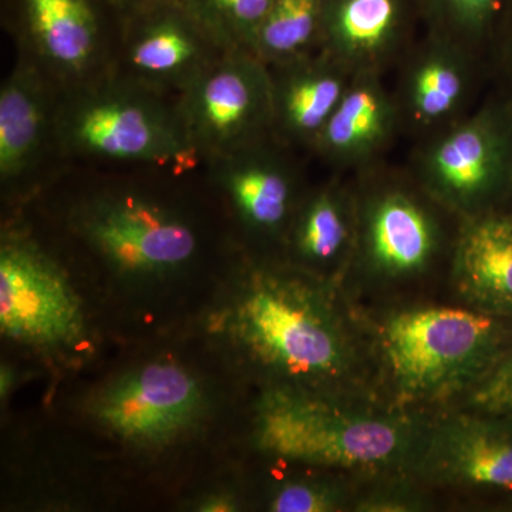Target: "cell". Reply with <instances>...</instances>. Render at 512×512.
I'll return each mask as SVG.
<instances>
[{"label": "cell", "mask_w": 512, "mask_h": 512, "mask_svg": "<svg viewBox=\"0 0 512 512\" xmlns=\"http://www.w3.org/2000/svg\"><path fill=\"white\" fill-rule=\"evenodd\" d=\"M229 288L208 332L265 387L379 400L367 318L343 282L289 261L252 258Z\"/></svg>", "instance_id": "1"}, {"label": "cell", "mask_w": 512, "mask_h": 512, "mask_svg": "<svg viewBox=\"0 0 512 512\" xmlns=\"http://www.w3.org/2000/svg\"><path fill=\"white\" fill-rule=\"evenodd\" d=\"M376 396L400 412L450 409L487 373L507 342L504 316L470 306H414L367 318Z\"/></svg>", "instance_id": "2"}, {"label": "cell", "mask_w": 512, "mask_h": 512, "mask_svg": "<svg viewBox=\"0 0 512 512\" xmlns=\"http://www.w3.org/2000/svg\"><path fill=\"white\" fill-rule=\"evenodd\" d=\"M424 419L379 400L264 387L252 439L275 460L369 478L409 471Z\"/></svg>", "instance_id": "3"}, {"label": "cell", "mask_w": 512, "mask_h": 512, "mask_svg": "<svg viewBox=\"0 0 512 512\" xmlns=\"http://www.w3.org/2000/svg\"><path fill=\"white\" fill-rule=\"evenodd\" d=\"M56 128L60 156L69 168L130 167L184 175L202 167L175 99L113 70L60 93Z\"/></svg>", "instance_id": "4"}, {"label": "cell", "mask_w": 512, "mask_h": 512, "mask_svg": "<svg viewBox=\"0 0 512 512\" xmlns=\"http://www.w3.org/2000/svg\"><path fill=\"white\" fill-rule=\"evenodd\" d=\"M160 183L113 177L80 195L67 228L111 274L131 282L184 272L200 256L201 234Z\"/></svg>", "instance_id": "5"}, {"label": "cell", "mask_w": 512, "mask_h": 512, "mask_svg": "<svg viewBox=\"0 0 512 512\" xmlns=\"http://www.w3.org/2000/svg\"><path fill=\"white\" fill-rule=\"evenodd\" d=\"M82 299L66 269L16 215L0 237V332L43 353L86 338Z\"/></svg>", "instance_id": "6"}, {"label": "cell", "mask_w": 512, "mask_h": 512, "mask_svg": "<svg viewBox=\"0 0 512 512\" xmlns=\"http://www.w3.org/2000/svg\"><path fill=\"white\" fill-rule=\"evenodd\" d=\"M2 23L18 56L62 92L113 66L119 23L104 0H3Z\"/></svg>", "instance_id": "7"}, {"label": "cell", "mask_w": 512, "mask_h": 512, "mask_svg": "<svg viewBox=\"0 0 512 512\" xmlns=\"http://www.w3.org/2000/svg\"><path fill=\"white\" fill-rule=\"evenodd\" d=\"M208 394L194 373L170 360L144 363L120 373L93 393L90 417L130 447L174 446L200 427Z\"/></svg>", "instance_id": "8"}, {"label": "cell", "mask_w": 512, "mask_h": 512, "mask_svg": "<svg viewBox=\"0 0 512 512\" xmlns=\"http://www.w3.org/2000/svg\"><path fill=\"white\" fill-rule=\"evenodd\" d=\"M175 103L202 165L274 136L271 73L252 53H224Z\"/></svg>", "instance_id": "9"}, {"label": "cell", "mask_w": 512, "mask_h": 512, "mask_svg": "<svg viewBox=\"0 0 512 512\" xmlns=\"http://www.w3.org/2000/svg\"><path fill=\"white\" fill-rule=\"evenodd\" d=\"M355 192L356 247L350 269L382 282L406 281L429 271L444 245L436 204L397 178L370 177Z\"/></svg>", "instance_id": "10"}, {"label": "cell", "mask_w": 512, "mask_h": 512, "mask_svg": "<svg viewBox=\"0 0 512 512\" xmlns=\"http://www.w3.org/2000/svg\"><path fill=\"white\" fill-rule=\"evenodd\" d=\"M421 190L458 220L490 212L511 174L510 138L490 110L427 138L414 160Z\"/></svg>", "instance_id": "11"}, {"label": "cell", "mask_w": 512, "mask_h": 512, "mask_svg": "<svg viewBox=\"0 0 512 512\" xmlns=\"http://www.w3.org/2000/svg\"><path fill=\"white\" fill-rule=\"evenodd\" d=\"M60 93L19 56L0 86V185L8 201H29L69 170L57 143Z\"/></svg>", "instance_id": "12"}, {"label": "cell", "mask_w": 512, "mask_h": 512, "mask_svg": "<svg viewBox=\"0 0 512 512\" xmlns=\"http://www.w3.org/2000/svg\"><path fill=\"white\" fill-rule=\"evenodd\" d=\"M407 473L427 488L512 490V420L461 409L429 414Z\"/></svg>", "instance_id": "13"}, {"label": "cell", "mask_w": 512, "mask_h": 512, "mask_svg": "<svg viewBox=\"0 0 512 512\" xmlns=\"http://www.w3.org/2000/svg\"><path fill=\"white\" fill-rule=\"evenodd\" d=\"M224 53L183 2L168 3L120 20L111 70L175 99Z\"/></svg>", "instance_id": "14"}, {"label": "cell", "mask_w": 512, "mask_h": 512, "mask_svg": "<svg viewBox=\"0 0 512 512\" xmlns=\"http://www.w3.org/2000/svg\"><path fill=\"white\" fill-rule=\"evenodd\" d=\"M292 151L271 136L202 165L242 228L282 245L306 195Z\"/></svg>", "instance_id": "15"}, {"label": "cell", "mask_w": 512, "mask_h": 512, "mask_svg": "<svg viewBox=\"0 0 512 512\" xmlns=\"http://www.w3.org/2000/svg\"><path fill=\"white\" fill-rule=\"evenodd\" d=\"M416 0H322L320 52L352 76L382 74L413 46Z\"/></svg>", "instance_id": "16"}, {"label": "cell", "mask_w": 512, "mask_h": 512, "mask_svg": "<svg viewBox=\"0 0 512 512\" xmlns=\"http://www.w3.org/2000/svg\"><path fill=\"white\" fill-rule=\"evenodd\" d=\"M404 66L396 96L400 123L433 136L461 119L471 84L470 53L426 33Z\"/></svg>", "instance_id": "17"}, {"label": "cell", "mask_w": 512, "mask_h": 512, "mask_svg": "<svg viewBox=\"0 0 512 512\" xmlns=\"http://www.w3.org/2000/svg\"><path fill=\"white\" fill-rule=\"evenodd\" d=\"M272 83V134L293 148L312 151L353 76L323 52L268 67Z\"/></svg>", "instance_id": "18"}, {"label": "cell", "mask_w": 512, "mask_h": 512, "mask_svg": "<svg viewBox=\"0 0 512 512\" xmlns=\"http://www.w3.org/2000/svg\"><path fill=\"white\" fill-rule=\"evenodd\" d=\"M451 281L466 306L512 315V217L490 211L460 220L451 248Z\"/></svg>", "instance_id": "19"}, {"label": "cell", "mask_w": 512, "mask_h": 512, "mask_svg": "<svg viewBox=\"0 0 512 512\" xmlns=\"http://www.w3.org/2000/svg\"><path fill=\"white\" fill-rule=\"evenodd\" d=\"M356 231L355 192L339 183L306 192L285 238L286 261L343 282L352 266Z\"/></svg>", "instance_id": "20"}, {"label": "cell", "mask_w": 512, "mask_h": 512, "mask_svg": "<svg viewBox=\"0 0 512 512\" xmlns=\"http://www.w3.org/2000/svg\"><path fill=\"white\" fill-rule=\"evenodd\" d=\"M399 124L396 96L384 89L380 74H356L312 153L338 167L369 164L392 140Z\"/></svg>", "instance_id": "21"}, {"label": "cell", "mask_w": 512, "mask_h": 512, "mask_svg": "<svg viewBox=\"0 0 512 512\" xmlns=\"http://www.w3.org/2000/svg\"><path fill=\"white\" fill-rule=\"evenodd\" d=\"M322 0H275L262 20L251 53L266 67L282 66L320 50Z\"/></svg>", "instance_id": "22"}, {"label": "cell", "mask_w": 512, "mask_h": 512, "mask_svg": "<svg viewBox=\"0 0 512 512\" xmlns=\"http://www.w3.org/2000/svg\"><path fill=\"white\" fill-rule=\"evenodd\" d=\"M427 33L473 53L493 28L504 0H416Z\"/></svg>", "instance_id": "23"}, {"label": "cell", "mask_w": 512, "mask_h": 512, "mask_svg": "<svg viewBox=\"0 0 512 512\" xmlns=\"http://www.w3.org/2000/svg\"><path fill=\"white\" fill-rule=\"evenodd\" d=\"M275 0H183L192 18L224 52H249Z\"/></svg>", "instance_id": "24"}, {"label": "cell", "mask_w": 512, "mask_h": 512, "mask_svg": "<svg viewBox=\"0 0 512 512\" xmlns=\"http://www.w3.org/2000/svg\"><path fill=\"white\" fill-rule=\"evenodd\" d=\"M360 477L326 471L316 477L289 478L272 491L268 510L274 512L352 511Z\"/></svg>", "instance_id": "25"}, {"label": "cell", "mask_w": 512, "mask_h": 512, "mask_svg": "<svg viewBox=\"0 0 512 512\" xmlns=\"http://www.w3.org/2000/svg\"><path fill=\"white\" fill-rule=\"evenodd\" d=\"M426 485L409 473L360 478L352 511L413 512L427 510Z\"/></svg>", "instance_id": "26"}, {"label": "cell", "mask_w": 512, "mask_h": 512, "mask_svg": "<svg viewBox=\"0 0 512 512\" xmlns=\"http://www.w3.org/2000/svg\"><path fill=\"white\" fill-rule=\"evenodd\" d=\"M450 409L512 420V336L487 373ZM447 410V409H446Z\"/></svg>", "instance_id": "27"}, {"label": "cell", "mask_w": 512, "mask_h": 512, "mask_svg": "<svg viewBox=\"0 0 512 512\" xmlns=\"http://www.w3.org/2000/svg\"><path fill=\"white\" fill-rule=\"evenodd\" d=\"M104 2L119 23L120 20L130 18L137 13L168 5V3L183 2V0H104Z\"/></svg>", "instance_id": "28"}, {"label": "cell", "mask_w": 512, "mask_h": 512, "mask_svg": "<svg viewBox=\"0 0 512 512\" xmlns=\"http://www.w3.org/2000/svg\"><path fill=\"white\" fill-rule=\"evenodd\" d=\"M197 507L201 512H229L237 510V503L231 495L212 494L202 498Z\"/></svg>", "instance_id": "29"}, {"label": "cell", "mask_w": 512, "mask_h": 512, "mask_svg": "<svg viewBox=\"0 0 512 512\" xmlns=\"http://www.w3.org/2000/svg\"><path fill=\"white\" fill-rule=\"evenodd\" d=\"M12 384V370H10L9 367H2V372H0V393H2V397L8 396Z\"/></svg>", "instance_id": "30"}]
</instances>
